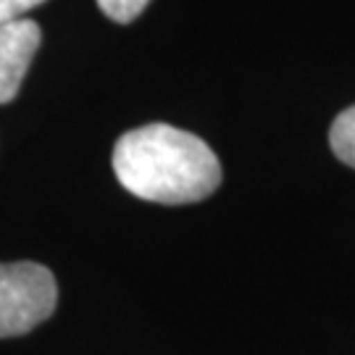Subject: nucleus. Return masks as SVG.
<instances>
[{"mask_svg": "<svg viewBox=\"0 0 355 355\" xmlns=\"http://www.w3.org/2000/svg\"><path fill=\"white\" fill-rule=\"evenodd\" d=\"M148 3H150V0H98L101 11L105 13L108 19L119 21V24L135 21V19L148 8Z\"/></svg>", "mask_w": 355, "mask_h": 355, "instance_id": "5", "label": "nucleus"}, {"mask_svg": "<svg viewBox=\"0 0 355 355\" xmlns=\"http://www.w3.org/2000/svg\"><path fill=\"white\" fill-rule=\"evenodd\" d=\"M329 145L343 164L355 168V105L345 108L329 129Z\"/></svg>", "mask_w": 355, "mask_h": 355, "instance_id": "4", "label": "nucleus"}, {"mask_svg": "<svg viewBox=\"0 0 355 355\" xmlns=\"http://www.w3.org/2000/svg\"><path fill=\"white\" fill-rule=\"evenodd\" d=\"M40 3H45V0H0V24L19 21V16H24Z\"/></svg>", "mask_w": 355, "mask_h": 355, "instance_id": "6", "label": "nucleus"}, {"mask_svg": "<svg viewBox=\"0 0 355 355\" xmlns=\"http://www.w3.org/2000/svg\"><path fill=\"white\" fill-rule=\"evenodd\" d=\"M40 40L42 32L29 19L0 24V105L11 103L19 95L29 64L40 48Z\"/></svg>", "mask_w": 355, "mask_h": 355, "instance_id": "3", "label": "nucleus"}, {"mask_svg": "<svg viewBox=\"0 0 355 355\" xmlns=\"http://www.w3.org/2000/svg\"><path fill=\"white\" fill-rule=\"evenodd\" d=\"M58 303L53 274L40 263H0V337L26 334L48 321Z\"/></svg>", "mask_w": 355, "mask_h": 355, "instance_id": "2", "label": "nucleus"}, {"mask_svg": "<svg viewBox=\"0 0 355 355\" xmlns=\"http://www.w3.org/2000/svg\"><path fill=\"white\" fill-rule=\"evenodd\" d=\"M114 171L135 198L164 205L198 203L221 184L216 153L200 137L168 124L127 132L114 148Z\"/></svg>", "mask_w": 355, "mask_h": 355, "instance_id": "1", "label": "nucleus"}]
</instances>
